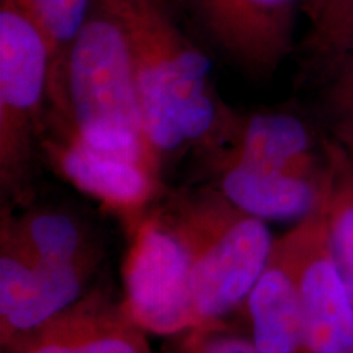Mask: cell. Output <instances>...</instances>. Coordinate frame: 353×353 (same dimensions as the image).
I'll use <instances>...</instances> for the list:
<instances>
[{
  "instance_id": "1",
  "label": "cell",
  "mask_w": 353,
  "mask_h": 353,
  "mask_svg": "<svg viewBox=\"0 0 353 353\" xmlns=\"http://www.w3.org/2000/svg\"><path fill=\"white\" fill-rule=\"evenodd\" d=\"M130 33L149 162L165 170L214 148L234 120L216 90L211 63L176 23L169 0H117Z\"/></svg>"
},
{
  "instance_id": "2",
  "label": "cell",
  "mask_w": 353,
  "mask_h": 353,
  "mask_svg": "<svg viewBox=\"0 0 353 353\" xmlns=\"http://www.w3.org/2000/svg\"><path fill=\"white\" fill-rule=\"evenodd\" d=\"M46 128L65 131L90 148L134 159L152 169L145 151L130 33L117 0H95L92 6L70 46L61 103L48 113Z\"/></svg>"
},
{
  "instance_id": "3",
  "label": "cell",
  "mask_w": 353,
  "mask_h": 353,
  "mask_svg": "<svg viewBox=\"0 0 353 353\" xmlns=\"http://www.w3.org/2000/svg\"><path fill=\"white\" fill-rule=\"evenodd\" d=\"M159 200L192 259L196 327L236 321L275 242L267 223L208 183L165 190Z\"/></svg>"
},
{
  "instance_id": "4",
  "label": "cell",
  "mask_w": 353,
  "mask_h": 353,
  "mask_svg": "<svg viewBox=\"0 0 353 353\" xmlns=\"http://www.w3.org/2000/svg\"><path fill=\"white\" fill-rule=\"evenodd\" d=\"M51 52L17 0H0V193L13 210L33 203L50 113Z\"/></svg>"
},
{
  "instance_id": "5",
  "label": "cell",
  "mask_w": 353,
  "mask_h": 353,
  "mask_svg": "<svg viewBox=\"0 0 353 353\" xmlns=\"http://www.w3.org/2000/svg\"><path fill=\"white\" fill-rule=\"evenodd\" d=\"M121 299L148 334L169 339L196 327L192 259L161 200L130 232Z\"/></svg>"
},
{
  "instance_id": "6",
  "label": "cell",
  "mask_w": 353,
  "mask_h": 353,
  "mask_svg": "<svg viewBox=\"0 0 353 353\" xmlns=\"http://www.w3.org/2000/svg\"><path fill=\"white\" fill-rule=\"evenodd\" d=\"M325 198L311 214L275 237L270 257L236 317H242V327L262 353H303L301 275Z\"/></svg>"
},
{
  "instance_id": "7",
  "label": "cell",
  "mask_w": 353,
  "mask_h": 353,
  "mask_svg": "<svg viewBox=\"0 0 353 353\" xmlns=\"http://www.w3.org/2000/svg\"><path fill=\"white\" fill-rule=\"evenodd\" d=\"M103 262L50 265L30 257L0 229V347L33 332L94 286Z\"/></svg>"
},
{
  "instance_id": "8",
  "label": "cell",
  "mask_w": 353,
  "mask_h": 353,
  "mask_svg": "<svg viewBox=\"0 0 353 353\" xmlns=\"http://www.w3.org/2000/svg\"><path fill=\"white\" fill-rule=\"evenodd\" d=\"M43 164L118 216L128 234L165 192L164 180L144 162L90 148L69 132L46 128Z\"/></svg>"
},
{
  "instance_id": "9",
  "label": "cell",
  "mask_w": 353,
  "mask_h": 353,
  "mask_svg": "<svg viewBox=\"0 0 353 353\" xmlns=\"http://www.w3.org/2000/svg\"><path fill=\"white\" fill-rule=\"evenodd\" d=\"M210 38L252 79H267L293 48L303 0H187Z\"/></svg>"
},
{
  "instance_id": "10",
  "label": "cell",
  "mask_w": 353,
  "mask_h": 353,
  "mask_svg": "<svg viewBox=\"0 0 353 353\" xmlns=\"http://www.w3.org/2000/svg\"><path fill=\"white\" fill-rule=\"evenodd\" d=\"M332 148V145H330ZM195 179L192 183H208L232 205L265 221H301L327 196L329 179L286 174L262 169L229 157L219 149L193 154Z\"/></svg>"
},
{
  "instance_id": "11",
  "label": "cell",
  "mask_w": 353,
  "mask_h": 353,
  "mask_svg": "<svg viewBox=\"0 0 353 353\" xmlns=\"http://www.w3.org/2000/svg\"><path fill=\"white\" fill-rule=\"evenodd\" d=\"M108 285H94L76 304L2 353H154Z\"/></svg>"
},
{
  "instance_id": "12",
  "label": "cell",
  "mask_w": 353,
  "mask_h": 353,
  "mask_svg": "<svg viewBox=\"0 0 353 353\" xmlns=\"http://www.w3.org/2000/svg\"><path fill=\"white\" fill-rule=\"evenodd\" d=\"M301 301L303 353H353V303L330 252L325 203L304 260Z\"/></svg>"
},
{
  "instance_id": "13",
  "label": "cell",
  "mask_w": 353,
  "mask_h": 353,
  "mask_svg": "<svg viewBox=\"0 0 353 353\" xmlns=\"http://www.w3.org/2000/svg\"><path fill=\"white\" fill-rule=\"evenodd\" d=\"M0 229H6L30 257L50 265L103 262L105 245L95 228L79 213L59 206H34L20 213L2 205Z\"/></svg>"
},
{
  "instance_id": "14",
  "label": "cell",
  "mask_w": 353,
  "mask_h": 353,
  "mask_svg": "<svg viewBox=\"0 0 353 353\" xmlns=\"http://www.w3.org/2000/svg\"><path fill=\"white\" fill-rule=\"evenodd\" d=\"M46 38L51 52L50 112L59 107L70 46L88 19L95 0H17Z\"/></svg>"
},
{
  "instance_id": "15",
  "label": "cell",
  "mask_w": 353,
  "mask_h": 353,
  "mask_svg": "<svg viewBox=\"0 0 353 353\" xmlns=\"http://www.w3.org/2000/svg\"><path fill=\"white\" fill-rule=\"evenodd\" d=\"M303 52L309 70L324 76L353 54V0H322Z\"/></svg>"
},
{
  "instance_id": "16",
  "label": "cell",
  "mask_w": 353,
  "mask_h": 353,
  "mask_svg": "<svg viewBox=\"0 0 353 353\" xmlns=\"http://www.w3.org/2000/svg\"><path fill=\"white\" fill-rule=\"evenodd\" d=\"M322 113L329 138L353 154V54L327 74Z\"/></svg>"
},
{
  "instance_id": "17",
  "label": "cell",
  "mask_w": 353,
  "mask_h": 353,
  "mask_svg": "<svg viewBox=\"0 0 353 353\" xmlns=\"http://www.w3.org/2000/svg\"><path fill=\"white\" fill-rule=\"evenodd\" d=\"M164 353H262L237 321L201 325L165 339Z\"/></svg>"
},
{
  "instance_id": "18",
  "label": "cell",
  "mask_w": 353,
  "mask_h": 353,
  "mask_svg": "<svg viewBox=\"0 0 353 353\" xmlns=\"http://www.w3.org/2000/svg\"><path fill=\"white\" fill-rule=\"evenodd\" d=\"M335 263H337L339 270H341V275L345 281V286L348 290V294H350L352 303H353V254L345 255V257L334 259Z\"/></svg>"
},
{
  "instance_id": "19",
  "label": "cell",
  "mask_w": 353,
  "mask_h": 353,
  "mask_svg": "<svg viewBox=\"0 0 353 353\" xmlns=\"http://www.w3.org/2000/svg\"><path fill=\"white\" fill-rule=\"evenodd\" d=\"M321 2L322 0H303V8H304V12L307 13L309 20L314 19L317 10H319Z\"/></svg>"
}]
</instances>
